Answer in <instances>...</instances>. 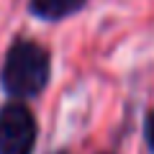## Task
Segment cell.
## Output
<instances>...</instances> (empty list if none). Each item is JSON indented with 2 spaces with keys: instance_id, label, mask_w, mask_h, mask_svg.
<instances>
[{
  "instance_id": "5",
  "label": "cell",
  "mask_w": 154,
  "mask_h": 154,
  "mask_svg": "<svg viewBox=\"0 0 154 154\" xmlns=\"http://www.w3.org/2000/svg\"><path fill=\"white\" fill-rule=\"evenodd\" d=\"M54 154H67V152H54Z\"/></svg>"
},
{
  "instance_id": "2",
  "label": "cell",
  "mask_w": 154,
  "mask_h": 154,
  "mask_svg": "<svg viewBox=\"0 0 154 154\" xmlns=\"http://www.w3.org/2000/svg\"><path fill=\"white\" fill-rule=\"evenodd\" d=\"M38 123L23 103L0 108V154H33Z\"/></svg>"
},
{
  "instance_id": "3",
  "label": "cell",
  "mask_w": 154,
  "mask_h": 154,
  "mask_svg": "<svg viewBox=\"0 0 154 154\" xmlns=\"http://www.w3.org/2000/svg\"><path fill=\"white\" fill-rule=\"evenodd\" d=\"M88 0H28V11L41 21H62L82 11Z\"/></svg>"
},
{
  "instance_id": "1",
  "label": "cell",
  "mask_w": 154,
  "mask_h": 154,
  "mask_svg": "<svg viewBox=\"0 0 154 154\" xmlns=\"http://www.w3.org/2000/svg\"><path fill=\"white\" fill-rule=\"evenodd\" d=\"M51 75V57L36 41L16 38L5 51L3 69H0V85L11 98H36L44 93Z\"/></svg>"
},
{
  "instance_id": "4",
  "label": "cell",
  "mask_w": 154,
  "mask_h": 154,
  "mask_svg": "<svg viewBox=\"0 0 154 154\" xmlns=\"http://www.w3.org/2000/svg\"><path fill=\"white\" fill-rule=\"evenodd\" d=\"M144 139H146L149 149L154 152V108L146 113V118H144Z\"/></svg>"
}]
</instances>
